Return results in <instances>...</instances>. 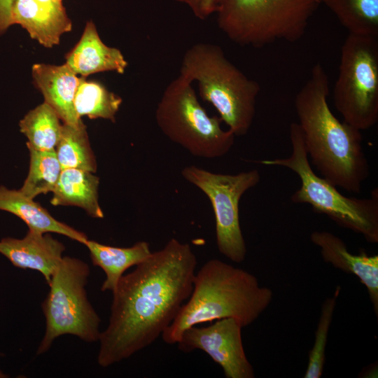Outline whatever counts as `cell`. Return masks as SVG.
<instances>
[{"instance_id":"obj_19","label":"cell","mask_w":378,"mask_h":378,"mask_svg":"<svg viewBox=\"0 0 378 378\" xmlns=\"http://www.w3.org/2000/svg\"><path fill=\"white\" fill-rule=\"evenodd\" d=\"M84 245L90 251L92 264L102 268L106 274L101 290L111 293L127 269L136 266L152 253L149 244L144 241L130 247H115L88 239Z\"/></svg>"},{"instance_id":"obj_8","label":"cell","mask_w":378,"mask_h":378,"mask_svg":"<svg viewBox=\"0 0 378 378\" xmlns=\"http://www.w3.org/2000/svg\"><path fill=\"white\" fill-rule=\"evenodd\" d=\"M90 273L84 261L64 256L48 284L50 290L42 302L46 330L37 355L51 347L56 338L71 335L86 342L99 341L101 319L88 298L85 286Z\"/></svg>"},{"instance_id":"obj_9","label":"cell","mask_w":378,"mask_h":378,"mask_svg":"<svg viewBox=\"0 0 378 378\" xmlns=\"http://www.w3.org/2000/svg\"><path fill=\"white\" fill-rule=\"evenodd\" d=\"M334 106L362 131L378 121V37L349 34L341 48Z\"/></svg>"},{"instance_id":"obj_6","label":"cell","mask_w":378,"mask_h":378,"mask_svg":"<svg viewBox=\"0 0 378 378\" xmlns=\"http://www.w3.org/2000/svg\"><path fill=\"white\" fill-rule=\"evenodd\" d=\"M321 0H216L220 29L234 43L262 47L304 34Z\"/></svg>"},{"instance_id":"obj_21","label":"cell","mask_w":378,"mask_h":378,"mask_svg":"<svg viewBox=\"0 0 378 378\" xmlns=\"http://www.w3.org/2000/svg\"><path fill=\"white\" fill-rule=\"evenodd\" d=\"M122 98L109 91L102 83L80 78L74 97V108L78 118H104L115 122Z\"/></svg>"},{"instance_id":"obj_17","label":"cell","mask_w":378,"mask_h":378,"mask_svg":"<svg viewBox=\"0 0 378 378\" xmlns=\"http://www.w3.org/2000/svg\"><path fill=\"white\" fill-rule=\"evenodd\" d=\"M0 210L18 216L29 230L41 233H58L83 244L88 239L83 232L56 220L46 209L20 190L0 186Z\"/></svg>"},{"instance_id":"obj_13","label":"cell","mask_w":378,"mask_h":378,"mask_svg":"<svg viewBox=\"0 0 378 378\" xmlns=\"http://www.w3.org/2000/svg\"><path fill=\"white\" fill-rule=\"evenodd\" d=\"M64 244L50 234L28 230L22 239L4 237L0 240V253L13 266L39 272L48 284L63 258Z\"/></svg>"},{"instance_id":"obj_14","label":"cell","mask_w":378,"mask_h":378,"mask_svg":"<svg viewBox=\"0 0 378 378\" xmlns=\"http://www.w3.org/2000/svg\"><path fill=\"white\" fill-rule=\"evenodd\" d=\"M312 242L320 248L326 263L346 273L355 275L366 287L375 315H378V255L365 251L351 253L344 241L328 231H314Z\"/></svg>"},{"instance_id":"obj_12","label":"cell","mask_w":378,"mask_h":378,"mask_svg":"<svg viewBox=\"0 0 378 378\" xmlns=\"http://www.w3.org/2000/svg\"><path fill=\"white\" fill-rule=\"evenodd\" d=\"M11 22L46 48L59 44L61 36L72 28L62 0H13Z\"/></svg>"},{"instance_id":"obj_15","label":"cell","mask_w":378,"mask_h":378,"mask_svg":"<svg viewBox=\"0 0 378 378\" xmlns=\"http://www.w3.org/2000/svg\"><path fill=\"white\" fill-rule=\"evenodd\" d=\"M31 74L45 102L53 108L64 123L78 125L82 122L74 104L80 78L66 63L62 65L35 64Z\"/></svg>"},{"instance_id":"obj_5","label":"cell","mask_w":378,"mask_h":378,"mask_svg":"<svg viewBox=\"0 0 378 378\" xmlns=\"http://www.w3.org/2000/svg\"><path fill=\"white\" fill-rule=\"evenodd\" d=\"M292 150L285 158L253 161L266 166L288 168L300 180V187L291 196L297 204H308L336 223L361 234L368 242H378V190L370 198L343 195L335 186L318 176L310 164L302 130L297 122L289 129Z\"/></svg>"},{"instance_id":"obj_28","label":"cell","mask_w":378,"mask_h":378,"mask_svg":"<svg viewBox=\"0 0 378 378\" xmlns=\"http://www.w3.org/2000/svg\"><path fill=\"white\" fill-rule=\"evenodd\" d=\"M1 355H2V354L0 352V356H1ZM9 376L7 374H6V373H4V372H3L2 371L0 370V378H7Z\"/></svg>"},{"instance_id":"obj_11","label":"cell","mask_w":378,"mask_h":378,"mask_svg":"<svg viewBox=\"0 0 378 378\" xmlns=\"http://www.w3.org/2000/svg\"><path fill=\"white\" fill-rule=\"evenodd\" d=\"M242 326L232 318L216 320L206 327L191 326L181 335L178 348L184 353L200 349L223 369L226 378H253L242 342Z\"/></svg>"},{"instance_id":"obj_24","label":"cell","mask_w":378,"mask_h":378,"mask_svg":"<svg viewBox=\"0 0 378 378\" xmlns=\"http://www.w3.org/2000/svg\"><path fill=\"white\" fill-rule=\"evenodd\" d=\"M29 150V173L20 190L34 199L41 194L52 192L62 169L55 150Z\"/></svg>"},{"instance_id":"obj_20","label":"cell","mask_w":378,"mask_h":378,"mask_svg":"<svg viewBox=\"0 0 378 378\" xmlns=\"http://www.w3.org/2000/svg\"><path fill=\"white\" fill-rule=\"evenodd\" d=\"M53 108L45 102L29 111L19 122L20 132L26 136L28 148L55 150L62 125Z\"/></svg>"},{"instance_id":"obj_10","label":"cell","mask_w":378,"mask_h":378,"mask_svg":"<svg viewBox=\"0 0 378 378\" xmlns=\"http://www.w3.org/2000/svg\"><path fill=\"white\" fill-rule=\"evenodd\" d=\"M181 175L202 191L211 204L218 251L233 262H242L247 249L240 225L239 202L242 195L259 183V172L225 174L191 165L184 167Z\"/></svg>"},{"instance_id":"obj_25","label":"cell","mask_w":378,"mask_h":378,"mask_svg":"<svg viewBox=\"0 0 378 378\" xmlns=\"http://www.w3.org/2000/svg\"><path fill=\"white\" fill-rule=\"evenodd\" d=\"M340 290V287H337L334 295L327 298L322 304L315 332V340L313 346L309 352L308 365L304 378H320L322 375L326 360V348L328 332Z\"/></svg>"},{"instance_id":"obj_22","label":"cell","mask_w":378,"mask_h":378,"mask_svg":"<svg viewBox=\"0 0 378 378\" xmlns=\"http://www.w3.org/2000/svg\"><path fill=\"white\" fill-rule=\"evenodd\" d=\"M62 169H80L94 173L97 162L83 121L78 125L64 123L55 148Z\"/></svg>"},{"instance_id":"obj_2","label":"cell","mask_w":378,"mask_h":378,"mask_svg":"<svg viewBox=\"0 0 378 378\" xmlns=\"http://www.w3.org/2000/svg\"><path fill=\"white\" fill-rule=\"evenodd\" d=\"M328 78L321 64L295 98L308 157L322 177L349 192L359 193L370 175L361 131L338 120L330 110Z\"/></svg>"},{"instance_id":"obj_7","label":"cell","mask_w":378,"mask_h":378,"mask_svg":"<svg viewBox=\"0 0 378 378\" xmlns=\"http://www.w3.org/2000/svg\"><path fill=\"white\" fill-rule=\"evenodd\" d=\"M162 133L193 156H224L234 143V134L220 127V117L210 116L198 101L192 83L179 75L165 88L155 111Z\"/></svg>"},{"instance_id":"obj_23","label":"cell","mask_w":378,"mask_h":378,"mask_svg":"<svg viewBox=\"0 0 378 378\" xmlns=\"http://www.w3.org/2000/svg\"><path fill=\"white\" fill-rule=\"evenodd\" d=\"M351 34L378 37V0H321Z\"/></svg>"},{"instance_id":"obj_1","label":"cell","mask_w":378,"mask_h":378,"mask_svg":"<svg viewBox=\"0 0 378 378\" xmlns=\"http://www.w3.org/2000/svg\"><path fill=\"white\" fill-rule=\"evenodd\" d=\"M197 264L190 244L172 238L120 278L99 340L101 367L129 358L162 335L191 294Z\"/></svg>"},{"instance_id":"obj_3","label":"cell","mask_w":378,"mask_h":378,"mask_svg":"<svg viewBox=\"0 0 378 378\" xmlns=\"http://www.w3.org/2000/svg\"><path fill=\"white\" fill-rule=\"evenodd\" d=\"M272 298V290L260 286L251 273L211 259L195 272L190 297L161 336L165 343L175 344L187 328L225 318L236 319L242 328L248 326Z\"/></svg>"},{"instance_id":"obj_18","label":"cell","mask_w":378,"mask_h":378,"mask_svg":"<svg viewBox=\"0 0 378 378\" xmlns=\"http://www.w3.org/2000/svg\"><path fill=\"white\" fill-rule=\"evenodd\" d=\"M99 178L92 172L80 169H62L52 191L50 203L54 206H76L89 216L103 218L98 200Z\"/></svg>"},{"instance_id":"obj_16","label":"cell","mask_w":378,"mask_h":378,"mask_svg":"<svg viewBox=\"0 0 378 378\" xmlns=\"http://www.w3.org/2000/svg\"><path fill=\"white\" fill-rule=\"evenodd\" d=\"M66 64L83 77L103 71L122 74L128 65L120 50L102 41L92 21L86 23L80 40L66 56Z\"/></svg>"},{"instance_id":"obj_27","label":"cell","mask_w":378,"mask_h":378,"mask_svg":"<svg viewBox=\"0 0 378 378\" xmlns=\"http://www.w3.org/2000/svg\"><path fill=\"white\" fill-rule=\"evenodd\" d=\"M13 1L0 0V34L12 25L11 7Z\"/></svg>"},{"instance_id":"obj_26","label":"cell","mask_w":378,"mask_h":378,"mask_svg":"<svg viewBox=\"0 0 378 378\" xmlns=\"http://www.w3.org/2000/svg\"><path fill=\"white\" fill-rule=\"evenodd\" d=\"M187 5L195 16L200 20H206L216 13V0H176Z\"/></svg>"},{"instance_id":"obj_4","label":"cell","mask_w":378,"mask_h":378,"mask_svg":"<svg viewBox=\"0 0 378 378\" xmlns=\"http://www.w3.org/2000/svg\"><path fill=\"white\" fill-rule=\"evenodd\" d=\"M180 75L197 82L202 99L214 106L235 136L248 132L260 87L234 65L220 46L200 43L190 47L183 55Z\"/></svg>"}]
</instances>
